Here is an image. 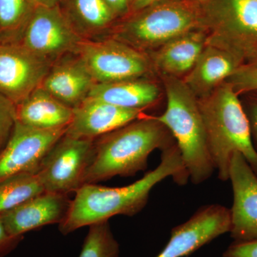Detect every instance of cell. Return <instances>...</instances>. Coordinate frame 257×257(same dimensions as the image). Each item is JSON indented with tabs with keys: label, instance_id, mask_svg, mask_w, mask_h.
Instances as JSON below:
<instances>
[{
	"label": "cell",
	"instance_id": "obj_25",
	"mask_svg": "<svg viewBox=\"0 0 257 257\" xmlns=\"http://www.w3.org/2000/svg\"><path fill=\"white\" fill-rule=\"evenodd\" d=\"M16 122V105L0 94V153L9 142Z\"/></svg>",
	"mask_w": 257,
	"mask_h": 257
},
{
	"label": "cell",
	"instance_id": "obj_2",
	"mask_svg": "<svg viewBox=\"0 0 257 257\" xmlns=\"http://www.w3.org/2000/svg\"><path fill=\"white\" fill-rule=\"evenodd\" d=\"M175 145V139L155 116L144 115L94 141V156L84 184L119 176L133 177L146 170L150 154Z\"/></svg>",
	"mask_w": 257,
	"mask_h": 257
},
{
	"label": "cell",
	"instance_id": "obj_8",
	"mask_svg": "<svg viewBox=\"0 0 257 257\" xmlns=\"http://www.w3.org/2000/svg\"><path fill=\"white\" fill-rule=\"evenodd\" d=\"M94 141L64 135L54 145L37 172L45 192L68 195L84 185L94 156Z\"/></svg>",
	"mask_w": 257,
	"mask_h": 257
},
{
	"label": "cell",
	"instance_id": "obj_6",
	"mask_svg": "<svg viewBox=\"0 0 257 257\" xmlns=\"http://www.w3.org/2000/svg\"><path fill=\"white\" fill-rule=\"evenodd\" d=\"M201 6L206 45L226 51L241 62L256 50L257 0H206Z\"/></svg>",
	"mask_w": 257,
	"mask_h": 257
},
{
	"label": "cell",
	"instance_id": "obj_20",
	"mask_svg": "<svg viewBox=\"0 0 257 257\" xmlns=\"http://www.w3.org/2000/svg\"><path fill=\"white\" fill-rule=\"evenodd\" d=\"M207 32L196 30L177 37L150 52L152 67L163 74L178 77L188 73L206 46Z\"/></svg>",
	"mask_w": 257,
	"mask_h": 257
},
{
	"label": "cell",
	"instance_id": "obj_1",
	"mask_svg": "<svg viewBox=\"0 0 257 257\" xmlns=\"http://www.w3.org/2000/svg\"><path fill=\"white\" fill-rule=\"evenodd\" d=\"M172 177L179 185L189 179L177 145L162 151L161 162L143 178L122 187H106L85 184L75 192L67 215L59 224L62 234L73 232L83 226L109 221L112 216H133L143 210L152 189L164 179Z\"/></svg>",
	"mask_w": 257,
	"mask_h": 257
},
{
	"label": "cell",
	"instance_id": "obj_5",
	"mask_svg": "<svg viewBox=\"0 0 257 257\" xmlns=\"http://www.w3.org/2000/svg\"><path fill=\"white\" fill-rule=\"evenodd\" d=\"M167 108L155 118L170 130L176 140L193 184L207 181L215 171L198 99L184 80L162 74Z\"/></svg>",
	"mask_w": 257,
	"mask_h": 257
},
{
	"label": "cell",
	"instance_id": "obj_14",
	"mask_svg": "<svg viewBox=\"0 0 257 257\" xmlns=\"http://www.w3.org/2000/svg\"><path fill=\"white\" fill-rule=\"evenodd\" d=\"M143 110L126 109L88 97L73 109L65 135L95 140L144 116Z\"/></svg>",
	"mask_w": 257,
	"mask_h": 257
},
{
	"label": "cell",
	"instance_id": "obj_22",
	"mask_svg": "<svg viewBox=\"0 0 257 257\" xmlns=\"http://www.w3.org/2000/svg\"><path fill=\"white\" fill-rule=\"evenodd\" d=\"M34 10L29 0H0V44H20Z\"/></svg>",
	"mask_w": 257,
	"mask_h": 257
},
{
	"label": "cell",
	"instance_id": "obj_9",
	"mask_svg": "<svg viewBox=\"0 0 257 257\" xmlns=\"http://www.w3.org/2000/svg\"><path fill=\"white\" fill-rule=\"evenodd\" d=\"M82 40L58 5L35 8L20 44L52 64L64 56L75 53Z\"/></svg>",
	"mask_w": 257,
	"mask_h": 257
},
{
	"label": "cell",
	"instance_id": "obj_4",
	"mask_svg": "<svg viewBox=\"0 0 257 257\" xmlns=\"http://www.w3.org/2000/svg\"><path fill=\"white\" fill-rule=\"evenodd\" d=\"M199 30H204L200 2L159 0L118 20L109 37L147 54Z\"/></svg>",
	"mask_w": 257,
	"mask_h": 257
},
{
	"label": "cell",
	"instance_id": "obj_33",
	"mask_svg": "<svg viewBox=\"0 0 257 257\" xmlns=\"http://www.w3.org/2000/svg\"><path fill=\"white\" fill-rule=\"evenodd\" d=\"M246 61L247 62L246 64L257 68V49L256 50L253 51L251 55L248 56L247 58L246 59Z\"/></svg>",
	"mask_w": 257,
	"mask_h": 257
},
{
	"label": "cell",
	"instance_id": "obj_30",
	"mask_svg": "<svg viewBox=\"0 0 257 257\" xmlns=\"http://www.w3.org/2000/svg\"><path fill=\"white\" fill-rule=\"evenodd\" d=\"M158 1L159 0H131L130 13L143 10Z\"/></svg>",
	"mask_w": 257,
	"mask_h": 257
},
{
	"label": "cell",
	"instance_id": "obj_13",
	"mask_svg": "<svg viewBox=\"0 0 257 257\" xmlns=\"http://www.w3.org/2000/svg\"><path fill=\"white\" fill-rule=\"evenodd\" d=\"M229 179L234 196L231 236L234 241H257V175L239 152L231 157Z\"/></svg>",
	"mask_w": 257,
	"mask_h": 257
},
{
	"label": "cell",
	"instance_id": "obj_3",
	"mask_svg": "<svg viewBox=\"0 0 257 257\" xmlns=\"http://www.w3.org/2000/svg\"><path fill=\"white\" fill-rule=\"evenodd\" d=\"M198 104L219 179H229L231 157L236 152L244 157L257 175V151L251 140V123L232 86L223 82L199 98Z\"/></svg>",
	"mask_w": 257,
	"mask_h": 257
},
{
	"label": "cell",
	"instance_id": "obj_11",
	"mask_svg": "<svg viewBox=\"0 0 257 257\" xmlns=\"http://www.w3.org/2000/svg\"><path fill=\"white\" fill-rule=\"evenodd\" d=\"M51 65L21 44H0V94L18 105L41 85Z\"/></svg>",
	"mask_w": 257,
	"mask_h": 257
},
{
	"label": "cell",
	"instance_id": "obj_28",
	"mask_svg": "<svg viewBox=\"0 0 257 257\" xmlns=\"http://www.w3.org/2000/svg\"><path fill=\"white\" fill-rule=\"evenodd\" d=\"M24 236H15L10 234L5 226L3 216L0 214V257L11 253L21 242Z\"/></svg>",
	"mask_w": 257,
	"mask_h": 257
},
{
	"label": "cell",
	"instance_id": "obj_21",
	"mask_svg": "<svg viewBox=\"0 0 257 257\" xmlns=\"http://www.w3.org/2000/svg\"><path fill=\"white\" fill-rule=\"evenodd\" d=\"M88 97L126 109L145 110L160 97L155 83L145 78L97 83Z\"/></svg>",
	"mask_w": 257,
	"mask_h": 257
},
{
	"label": "cell",
	"instance_id": "obj_32",
	"mask_svg": "<svg viewBox=\"0 0 257 257\" xmlns=\"http://www.w3.org/2000/svg\"><path fill=\"white\" fill-rule=\"evenodd\" d=\"M251 125H252L253 133H254L255 138H256L257 141V104L253 106L252 109H251Z\"/></svg>",
	"mask_w": 257,
	"mask_h": 257
},
{
	"label": "cell",
	"instance_id": "obj_10",
	"mask_svg": "<svg viewBox=\"0 0 257 257\" xmlns=\"http://www.w3.org/2000/svg\"><path fill=\"white\" fill-rule=\"evenodd\" d=\"M67 128L37 130L17 121L9 142L0 153V182L14 176L37 173Z\"/></svg>",
	"mask_w": 257,
	"mask_h": 257
},
{
	"label": "cell",
	"instance_id": "obj_17",
	"mask_svg": "<svg viewBox=\"0 0 257 257\" xmlns=\"http://www.w3.org/2000/svg\"><path fill=\"white\" fill-rule=\"evenodd\" d=\"M241 63L229 52L206 45L184 82L196 97H204L226 82Z\"/></svg>",
	"mask_w": 257,
	"mask_h": 257
},
{
	"label": "cell",
	"instance_id": "obj_34",
	"mask_svg": "<svg viewBox=\"0 0 257 257\" xmlns=\"http://www.w3.org/2000/svg\"><path fill=\"white\" fill-rule=\"evenodd\" d=\"M196 1L201 2V3H202V2L206 1V0H196Z\"/></svg>",
	"mask_w": 257,
	"mask_h": 257
},
{
	"label": "cell",
	"instance_id": "obj_15",
	"mask_svg": "<svg viewBox=\"0 0 257 257\" xmlns=\"http://www.w3.org/2000/svg\"><path fill=\"white\" fill-rule=\"evenodd\" d=\"M96 84L82 61L72 53L52 64L40 87L74 109L87 99Z\"/></svg>",
	"mask_w": 257,
	"mask_h": 257
},
{
	"label": "cell",
	"instance_id": "obj_31",
	"mask_svg": "<svg viewBox=\"0 0 257 257\" xmlns=\"http://www.w3.org/2000/svg\"><path fill=\"white\" fill-rule=\"evenodd\" d=\"M34 8H54L60 5L62 0H29Z\"/></svg>",
	"mask_w": 257,
	"mask_h": 257
},
{
	"label": "cell",
	"instance_id": "obj_12",
	"mask_svg": "<svg viewBox=\"0 0 257 257\" xmlns=\"http://www.w3.org/2000/svg\"><path fill=\"white\" fill-rule=\"evenodd\" d=\"M230 229V209L219 204L204 206L188 221L172 229L168 243L155 257L189 256Z\"/></svg>",
	"mask_w": 257,
	"mask_h": 257
},
{
	"label": "cell",
	"instance_id": "obj_23",
	"mask_svg": "<svg viewBox=\"0 0 257 257\" xmlns=\"http://www.w3.org/2000/svg\"><path fill=\"white\" fill-rule=\"evenodd\" d=\"M45 192L37 173L14 176L0 182V214Z\"/></svg>",
	"mask_w": 257,
	"mask_h": 257
},
{
	"label": "cell",
	"instance_id": "obj_27",
	"mask_svg": "<svg viewBox=\"0 0 257 257\" xmlns=\"http://www.w3.org/2000/svg\"><path fill=\"white\" fill-rule=\"evenodd\" d=\"M223 257H257V241H234L226 251Z\"/></svg>",
	"mask_w": 257,
	"mask_h": 257
},
{
	"label": "cell",
	"instance_id": "obj_19",
	"mask_svg": "<svg viewBox=\"0 0 257 257\" xmlns=\"http://www.w3.org/2000/svg\"><path fill=\"white\" fill-rule=\"evenodd\" d=\"M17 121L37 130L67 128L73 109L57 100L41 87L16 105Z\"/></svg>",
	"mask_w": 257,
	"mask_h": 257
},
{
	"label": "cell",
	"instance_id": "obj_16",
	"mask_svg": "<svg viewBox=\"0 0 257 257\" xmlns=\"http://www.w3.org/2000/svg\"><path fill=\"white\" fill-rule=\"evenodd\" d=\"M71 202L67 194L44 192L2 216L10 234L24 236L25 233L46 225L60 224Z\"/></svg>",
	"mask_w": 257,
	"mask_h": 257
},
{
	"label": "cell",
	"instance_id": "obj_29",
	"mask_svg": "<svg viewBox=\"0 0 257 257\" xmlns=\"http://www.w3.org/2000/svg\"><path fill=\"white\" fill-rule=\"evenodd\" d=\"M118 20L130 14L131 0H105Z\"/></svg>",
	"mask_w": 257,
	"mask_h": 257
},
{
	"label": "cell",
	"instance_id": "obj_7",
	"mask_svg": "<svg viewBox=\"0 0 257 257\" xmlns=\"http://www.w3.org/2000/svg\"><path fill=\"white\" fill-rule=\"evenodd\" d=\"M75 54L96 84L145 78L152 68L147 54L110 37L83 40Z\"/></svg>",
	"mask_w": 257,
	"mask_h": 257
},
{
	"label": "cell",
	"instance_id": "obj_24",
	"mask_svg": "<svg viewBox=\"0 0 257 257\" xmlns=\"http://www.w3.org/2000/svg\"><path fill=\"white\" fill-rule=\"evenodd\" d=\"M119 243L107 221L89 226L79 257H119Z\"/></svg>",
	"mask_w": 257,
	"mask_h": 257
},
{
	"label": "cell",
	"instance_id": "obj_26",
	"mask_svg": "<svg viewBox=\"0 0 257 257\" xmlns=\"http://www.w3.org/2000/svg\"><path fill=\"white\" fill-rule=\"evenodd\" d=\"M236 93L257 91V68L249 64H241L226 79Z\"/></svg>",
	"mask_w": 257,
	"mask_h": 257
},
{
	"label": "cell",
	"instance_id": "obj_18",
	"mask_svg": "<svg viewBox=\"0 0 257 257\" xmlns=\"http://www.w3.org/2000/svg\"><path fill=\"white\" fill-rule=\"evenodd\" d=\"M61 10L83 40L109 37L118 19L105 0H62Z\"/></svg>",
	"mask_w": 257,
	"mask_h": 257
}]
</instances>
